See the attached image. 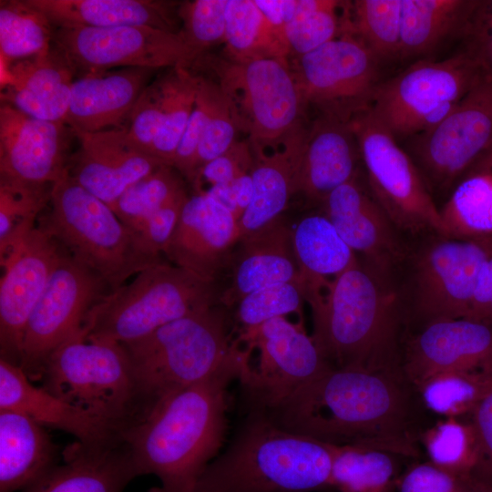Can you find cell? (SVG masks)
Returning <instances> with one entry per match:
<instances>
[{"instance_id":"d6a6232c","label":"cell","mask_w":492,"mask_h":492,"mask_svg":"<svg viewBox=\"0 0 492 492\" xmlns=\"http://www.w3.org/2000/svg\"><path fill=\"white\" fill-rule=\"evenodd\" d=\"M299 281L308 302L357 261L354 251L323 214L302 218L292 234Z\"/></svg>"},{"instance_id":"4fadbf2b","label":"cell","mask_w":492,"mask_h":492,"mask_svg":"<svg viewBox=\"0 0 492 492\" xmlns=\"http://www.w3.org/2000/svg\"><path fill=\"white\" fill-rule=\"evenodd\" d=\"M379 60L348 29L291 65L305 106L350 122L367 110L379 85Z\"/></svg>"},{"instance_id":"5bb4252c","label":"cell","mask_w":492,"mask_h":492,"mask_svg":"<svg viewBox=\"0 0 492 492\" xmlns=\"http://www.w3.org/2000/svg\"><path fill=\"white\" fill-rule=\"evenodd\" d=\"M237 339L246 348L258 352L257 362L251 364L248 360L240 379L253 410L276 406L333 367L302 323L285 317L241 330Z\"/></svg>"},{"instance_id":"7402d4cb","label":"cell","mask_w":492,"mask_h":492,"mask_svg":"<svg viewBox=\"0 0 492 492\" xmlns=\"http://www.w3.org/2000/svg\"><path fill=\"white\" fill-rule=\"evenodd\" d=\"M238 241V221L233 215L206 193H194L189 195L163 253L170 263L216 281Z\"/></svg>"},{"instance_id":"cb8c5ba5","label":"cell","mask_w":492,"mask_h":492,"mask_svg":"<svg viewBox=\"0 0 492 492\" xmlns=\"http://www.w3.org/2000/svg\"><path fill=\"white\" fill-rule=\"evenodd\" d=\"M323 205L324 215L341 238L354 252L363 254L367 263L386 272L401 258L395 226L357 177L332 191Z\"/></svg>"},{"instance_id":"e0dca14e","label":"cell","mask_w":492,"mask_h":492,"mask_svg":"<svg viewBox=\"0 0 492 492\" xmlns=\"http://www.w3.org/2000/svg\"><path fill=\"white\" fill-rule=\"evenodd\" d=\"M492 239L445 237L427 246L415 267L413 311L418 323L466 318Z\"/></svg>"},{"instance_id":"c3c4849f","label":"cell","mask_w":492,"mask_h":492,"mask_svg":"<svg viewBox=\"0 0 492 492\" xmlns=\"http://www.w3.org/2000/svg\"><path fill=\"white\" fill-rule=\"evenodd\" d=\"M221 92L222 88L216 80L198 76L194 108L172 164V167L190 183L195 176V159L200 142Z\"/></svg>"},{"instance_id":"91938a15","label":"cell","mask_w":492,"mask_h":492,"mask_svg":"<svg viewBox=\"0 0 492 492\" xmlns=\"http://www.w3.org/2000/svg\"><path fill=\"white\" fill-rule=\"evenodd\" d=\"M254 2L270 23L285 36V26L293 16L297 0H254Z\"/></svg>"},{"instance_id":"836d02e7","label":"cell","mask_w":492,"mask_h":492,"mask_svg":"<svg viewBox=\"0 0 492 492\" xmlns=\"http://www.w3.org/2000/svg\"><path fill=\"white\" fill-rule=\"evenodd\" d=\"M479 0H402L401 55L431 53L448 38L466 36Z\"/></svg>"},{"instance_id":"be15d7a7","label":"cell","mask_w":492,"mask_h":492,"mask_svg":"<svg viewBox=\"0 0 492 492\" xmlns=\"http://www.w3.org/2000/svg\"><path fill=\"white\" fill-rule=\"evenodd\" d=\"M324 492H333V491H324Z\"/></svg>"},{"instance_id":"6125c7cd","label":"cell","mask_w":492,"mask_h":492,"mask_svg":"<svg viewBox=\"0 0 492 492\" xmlns=\"http://www.w3.org/2000/svg\"><path fill=\"white\" fill-rule=\"evenodd\" d=\"M475 165H483L492 168V147Z\"/></svg>"},{"instance_id":"d6986e66","label":"cell","mask_w":492,"mask_h":492,"mask_svg":"<svg viewBox=\"0 0 492 492\" xmlns=\"http://www.w3.org/2000/svg\"><path fill=\"white\" fill-rule=\"evenodd\" d=\"M72 138L65 122L41 120L2 102L0 179L53 185L67 174Z\"/></svg>"},{"instance_id":"8d00e7d4","label":"cell","mask_w":492,"mask_h":492,"mask_svg":"<svg viewBox=\"0 0 492 492\" xmlns=\"http://www.w3.org/2000/svg\"><path fill=\"white\" fill-rule=\"evenodd\" d=\"M225 45L237 61L288 58L286 38L265 17L254 0H228Z\"/></svg>"},{"instance_id":"ba28073f","label":"cell","mask_w":492,"mask_h":492,"mask_svg":"<svg viewBox=\"0 0 492 492\" xmlns=\"http://www.w3.org/2000/svg\"><path fill=\"white\" fill-rule=\"evenodd\" d=\"M42 387L104 422L121 436L140 417V402L122 344L86 339L84 330L47 358Z\"/></svg>"},{"instance_id":"5b68a950","label":"cell","mask_w":492,"mask_h":492,"mask_svg":"<svg viewBox=\"0 0 492 492\" xmlns=\"http://www.w3.org/2000/svg\"><path fill=\"white\" fill-rule=\"evenodd\" d=\"M238 343L225 313L216 305L122 344L138 392L139 419L166 398L212 373Z\"/></svg>"},{"instance_id":"f35d334b","label":"cell","mask_w":492,"mask_h":492,"mask_svg":"<svg viewBox=\"0 0 492 492\" xmlns=\"http://www.w3.org/2000/svg\"><path fill=\"white\" fill-rule=\"evenodd\" d=\"M491 387L492 372L447 371L415 388L427 413L446 418L469 415Z\"/></svg>"},{"instance_id":"7dc6e473","label":"cell","mask_w":492,"mask_h":492,"mask_svg":"<svg viewBox=\"0 0 492 492\" xmlns=\"http://www.w3.org/2000/svg\"><path fill=\"white\" fill-rule=\"evenodd\" d=\"M228 0L179 2L180 33L197 58L210 47L225 42ZM197 60V59H196Z\"/></svg>"},{"instance_id":"db71d44e","label":"cell","mask_w":492,"mask_h":492,"mask_svg":"<svg viewBox=\"0 0 492 492\" xmlns=\"http://www.w3.org/2000/svg\"><path fill=\"white\" fill-rule=\"evenodd\" d=\"M189 197L183 191L151 215L135 232L141 251L151 259H160L179 222L183 206Z\"/></svg>"},{"instance_id":"d590c367","label":"cell","mask_w":492,"mask_h":492,"mask_svg":"<svg viewBox=\"0 0 492 492\" xmlns=\"http://www.w3.org/2000/svg\"><path fill=\"white\" fill-rule=\"evenodd\" d=\"M439 210L448 238L492 239V168L473 166Z\"/></svg>"},{"instance_id":"7a4b0ae2","label":"cell","mask_w":492,"mask_h":492,"mask_svg":"<svg viewBox=\"0 0 492 492\" xmlns=\"http://www.w3.org/2000/svg\"><path fill=\"white\" fill-rule=\"evenodd\" d=\"M248 358L239 342L212 373L166 398L121 433L137 476L154 475L160 481L149 492H194L223 445L229 389L240 381Z\"/></svg>"},{"instance_id":"ee69618b","label":"cell","mask_w":492,"mask_h":492,"mask_svg":"<svg viewBox=\"0 0 492 492\" xmlns=\"http://www.w3.org/2000/svg\"><path fill=\"white\" fill-rule=\"evenodd\" d=\"M353 32L379 60L400 57L402 0L350 2Z\"/></svg>"},{"instance_id":"681fc988","label":"cell","mask_w":492,"mask_h":492,"mask_svg":"<svg viewBox=\"0 0 492 492\" xmlns=\"http://www.w3.org/2000/svg\"><path fill=\"white\" fill-rule=\"evenodd\" d=\"M238 131L241 130L234 108L222 89L197 150L195 176L200 169L225 153L237 141Z\"/></svg>"},{"instance_id":"f907efd6","label":"cell","mask_w":492,"mask_h":492,"mask_svg":"<svg viewBox=\"0 0 492 492\" xmlns=\"http://www.w3.org/2000/svg\"><path fill=\"white\" fill-rule=\"evenodd\" d=\"M162 108L163 96L158 76L141 92L126 125L131 142L152 156L153 145L161 126Z\"/></svg>"},{"instance_id":"e575fe53","label":"cell","mask_w":492,"mask_h":492,"mask_svg":"<svg viewBox=\"0 0 492 492\" xmlns=\"http://www.w3.org/2000/svg\"><path fill=\"white\" fill-rule=\"evenodd\" d=\"M392 451L364 445H333V492H397L404 461Z\"/></svg>"},{"instance_id":"d4e9b609","label":"cell","mask_w":492,"mask_h":492,"mask_svg":"<svg viewBox=\"0 0 492 492\" xmlns=\"http://www.w3.org/2000/svg\"><path fill=\"white\" fill-rule=\"evenodd\" d=\"M360 159L351 121L320 114L307 128L295 194L323 203L332 191L356 177Z\"/></svg>"},{"instance_id":"f5cc1de1","label":"cell","mask_w":492,"mask_h":492,"mask_svg":"<svg viewBox=\"0 0 492 492\" xmlns=\"http://www.w3.org/2000/svg\"><path fill=\"white\" fill-rule=\"evenodd\" d=\"M252 166L253 154L250 143L237 140L225 153L200 169L191 185L195 193L200 192L204 184L209 188L225 185L251 173Z\"/></svg>"},{"instance_id":"4dcf8cb0","label":"cell","mask_w":492,"mask_h":492,"mask_svg":"<svg viewBox=\"0 0 492 492\" xmlns=\"http://www.w3.org/2000/svg\"><path fill=\"white\" fill-rule=\"evenodd\" d=\"M54 27L147 26L179 33V2L164 0H28Z\"/></svg>"},{"instance_id":"4316f807","label":"cell","mask_w":492,"mask_h":492,"mask_svg":"<svg viewBox=\"0 0 492 492\" xmlns=\"http://www.w3.org/2000/svg\"><path fill=\"white\" fill-rule=\"evenodd\" d=\"M75 74L52 46L45 55L1 64V98L33 118L65 122Z\"/></svg>"},{"instance_id":"9f6ffc18","label":"cell","mask_w":492,"mask_h":492,"mask_svg":"<svg viewBox=\"0 0 492 492\" xmlns=\"http://www.w3.org/2000/svg\"><path fill=\"white\" fill-rule=\"evenodd\" d=\"M466 38V49L477 58L485 76L492 78V1H481Z\"/></svg>"},{"instance_id":"7c38bea8","label":"cell","mask_w":492,"mask_h":492,"mask_svg":"<svg viewBox=\"0 0 492 492\" xmlns=\"http://www.w3.org/2000/svg\"><path fill=\"white\" fill-rule=\"evenodd\" d=\"M53 46L77 77L122 67H190L197 59L180 32L147 26L55 27Z\"/></svg>"},{"instance_id":"6da1fadb","label":"cell","mask_w":492,"mask_h":492,"mask_svg":"<svg viewBox=\"0 0 492 492\" xmlns=\"http://www.w3.org/2000/svg\"><path fill=\"white\" fill-rule=\"evenodd\" d=\"M260 411V410H259ZM280 426L333 445L419 457L426 412L401 369L332 367L262 411Z\"/></svg>"},{"instance_id":"277c9868","label":"cell","mask_w":492,"mask_h":492,"mask_svg":"<svg viewBox=\"0 0 492 492\" xmlns=\"http://www.w3.org/2000/svg\"><path fill=\"white\" fill-rule=\"evenodd\" d=\"M333 444L287 430L253 410L194 492L331 491Z\"/></svg>"},{"instance_id":"52a82bcc","label":"cell","mask_w":492,"mask_h":492,"mask_svg":"<svg viewBox=\"0 0 492 492\" xmlns=\"http://www.w3.org/2000/svg\"><path fill=\"white\" fill-rule=\"evenodd\" d=\"M39 226L66 251L101 277L111 291L160 261L145 255L135 234L112 209L67 173L52 186L50 201Z\"/></svg>"},{"instance_id":"9c48e42d","label":"cell","mask_w":492,"mask_h":492,"mask_svg":"<svg viewBox=\"0 0 492 492\" xmlns=\"http://www.w3.org/2000/svg\"><path fill=\"white\" fill-rule=\"evenodd\" d=\"M484 77L467 49L443 60L421 59L380 82L369 110L398 142L406 141L440 123Z\"/></svg>"},{"instance_id":"603a6c76","label":"cell","mask_w":492,"mask_h":492,"mask_svg":"<svg viewBox=\"0 0 492 492\" xmlns=\"http://www.w3.org/2000/svg\"><path fill=\"white\" fill-rule=\"evenodd\" d=\"M157 69L122 67L77 77L65 123L74 134L124 128Z\"/></svg>"},{"instance_id":"f546056e","label":"cell","mask_w":492,"mask_h":492,"mask_svg":"<svg viewBox=\"0 0 492 492\" xmlns=\"http://www.w3.org/2000/svg\"><path fill=\"white\" fill-rule=\"evenodd\" d=\"M62 456V464L22 492H123L138 477L122 439L102 445L77 441Z\"/></svg>"},{"instance_id":"94428289","label":"cell","mask_w":492,"mask_h":492,"mask_svg":"<svg viewBox=\"0 0 492 492\" xmlns=\"http://www.w3.org/2000/svg\"><path fill=\"white\" fill-rule=\"evenodd\" d=\"M478 320L492 324V300L489 302V304L487 306L485 311L482 313Z\"/></svg>"},{"instance_id":"b9f144b4","label":"cell","mask_w":492,"mask_h":492,"mask_svg":"<svg viewBox=\"0 0 492 492\" xmlns=\"http://www.w3.org/2000/svg\"><path fill=\"white\" fill-rule=\"evenodd\" d=\"M419 444L429 462L472 484L477 444L469 417L441 418L422 431Z\"/></svg>"},{"instance_id":"ab89813d","label":"cell","mask_w":492,"mask_h":492,"mask_svg":"<svg viewBox=\"0 0 492 492\" xmlns=\"http://www.w3.org/2000/svg\"><path fill=\"white\" fill-rule=\"evenodd\" d=\"M162 96V121L153 145V155L171 166L194 108L198 76L189 67L167 68L159 76Z\"/></svg>"},{"instance_id":"680465c9","label":"cell","mask_w":492,"mask_h":492,"mask_svg":"<svg viewBox=\"0 0 492 492\" xmlns=\"http://www.w3.org/2000/svg\"><path fill=\"white\" fill-rule=\"evenodd\" d=\"M492 300V254L487 259L478 274L477 286L466 318L478 320Z\"/></svg>"},{"instance_id":"60d3db41","label":"cell","mask_w":492,"mask_h":492,"mask_svg":"<svg viewBox=\"0 0 492 492\" xmlns=\"http://www.w3.org/2000/svg\"><path fill=\"white\" fill-rule=\"evenodd\" d=\"M349 9L346 1L297 0L293 16L285 26L290 55L298 58L350 29Z\"/></svg>"},{"instance_id":"f6af8a7d","label":"cell","mask_w":492,"mask_h":492,"mask_svg":"<svg viewBox=\"0 0 492 492\" xmlns=\"http://www.w3.org/2000/svg\"><path fill=\"white\" fill-rule=\"evenodd\" d=\"M179 175L173 167L161 165L129 187L109 207L135 233L151 215L186 191Z\"/></svg>"},{"instance_id":"484cf974","label":"cell","mask_w":492,"mask_h":492,"mask_svg":"<svg viewBox=\"0 0 492 492\" xmlns=\"http://www.w3.org/2000/svg\"><path fill=\"white\" fill-rule=\"evenodd\" d=\"M21 366L0 358V410L22 413L45 427L65 431L86 445L121 439L115 429L42 386H36Z\"/></svg>"},{"instance_id":"9a60e30c","label":"cell","mask_w":492,"mask_h":492,"mask_svg":"<svg viewBox=\"0 0 492 492\" xmlns=\"http://www.w3.org/2000/svg\"><path fill=\"white\" fill-rule=\"evenodd\" d=\"M110 291L64 249L26 327L20 366L30 380L40 378L50 354L83 331L89 312Z\"/></svg>"},{"instance_id":"1f68e13d","label":"cell","mask_w":492,"mask_h":492,"mask_svg":"<svg viewBox=\"0 0 492 492\" xmlns=\"http://www.w3.org/2000/svg\"><path fill=\"white\" fill-rule=\"evenodd\" d=\"M46 427L13 410H0V492L29 487L59 463Z\"/></svg>"},{"instance_id":"ac0fdd59","label":"cell","mask_w":492,"mask_h":492,"mask_svg":"<svg viewBox=\"0 0 492 492\" xmlns=\"http://www.w3.org/2000/svg\"><path fill=\"white\" fill-rule=\"evenodd\" d=\"M63 251L56 238L37 225L0 260L1 358L20 366L28 319Z\"/></svg>"},{"instance_id":"8992f818","label":"cell","mask_w":492,"mask_h":492,"mask_svg":"<svg viewBox=\"0 0 492 492\" xmlns=\"http://www.w3.org/2000/svg\"><path fill=\"white\" fill-rule=\"evenodd\" d=\"M216 281L162 260L110 291L89 312L86 339L127 344L191 313L220 303Z\"/></svg>"},{"instance_id":"816d5d0a","label":"cell","mask_w":492,"mask_h":492,"mask_svg":"<svg viewBox=\"0 0 492 492\" xmlns=\"http://www.w3.org/2000/svg\"><path fill=\"white\" fill-rule=\"evenodd\" d=\"M468 417L477 444V462L470 479L477 492H492V387Z\"/></svg>"},{"instance_id":"6f0895ef","label":"cell","mask_w":492,"mask_h":492,"mask_svg":"<svg viewBox=\"0 0 492 492\" xmlns=\"http://www.w3.org/2000/svg\"><path fill=\"white\" fill-rule=\"evenodd\" d=\"M200 193H206L224 206L239 222L249 207L252 196L251 173L228 184L210 187Z\"/></svg>"},{"instance_id":"74e56055","label":"cell","mask_w":492,"mask_h":492,"mask_svg":"<svg viewBox=\"0 0 492 492\" xmlns=\"http://www.w3.org/2000/svg\"><path fill=\"white\" fill-rule=\"evenodd\" d=\"M54 29L47 16L28 0L1 1V64L9 66L47 54L53 46Z\"/></svg>"},{"instance_id":"7bdbcfd3","label":"cell","mask_w":492,"mask_h":492,"mask_svg":"<svg viewBox=\"0 0 492 492\" xmlns=\"http://www.w3.org/2000/svg\"><path fill=\"white\" fill-rule=\"evenodd\" d=\"M52 186L0 179V260L36 226L50 201Z\"/></svg>"},{"instance_id":"8fae6325","label":"cell","mask_w":492,"mask_h":492,"mask_svg":"<svg viewBox=\"0 0 492 492\" xmlns=\"http://www.w3.org/2000/svg\"><path fill=\"white\" fill-rule=\"evenodd\" d=\"M370 191L394 225L406 231H433L447 237L418 168L369 108L351 120Z\"/></svg>"},{"instance_id":"30bf717a","label":"cell","mask_w":492,"mask_h":492,"mask_svg":"<svg viewBox=\"0 0 492 492\" xmlns=\"http://www.w3.org/2000/svg\"><path fill=\"white\" fill-rule=\"evenodd\" d=\"M252 149L275 145L302 123L306 106L288 58L205 57Z\"/></svg>"},{"instance_id":"44dd1931","label":"cell","mask_w":492,"mask_h":492,"mask_svg":"<svg viewBox=\"0 0 492 492\" xmlns=\"http://www.w3.org/2000/svg\"><path fill=\"white\" fill-rule=\"evenodd\" d=\"M75 136L78 147L69 156L67 173L108 206L137 181L165 164L137 148L126 128Z\"/></svg>"},{"instance_id":"11a10c76","label":"cell","mask_w":492,"mask_h":492,"mask_svg":"<svg viewBox=\"0 0 492 492\" xmlns=\"http://www.w3.org/2000/svg\"><path fill=\"white\" fill-rule=\"evenodd\" d=\"M397 492H477L473 485L426 461L413 460L401 474Z\"/></svg>"},{"instance_id":"f1b7e54d","label":"cell","mask_w":492,"mask_h":492,"mask_svg":"<svg viewBox=\"0 0 492 492\" xmlns=\"http://www.w3.org/2000/svg\"><path fill=\"white\" fill-rule=\"evenodd\" d=\"M306 132L303 123L300 124L277 142L272 153L251 149L252 196L238 222L239 240L280 218L295 194Z\"/></svg>"},{"instance_id":"2e32d148","label":"cell","mask_w":492,"mask_h":492,"mask_svg":"<svg viewBox=\"0 0 492 492\" xmlns=\"http://www.w3.org/2000/svg\"><path fill=\"white\" fill-rule=\"evenodd\" d=\"M406 142L427 186L456 184L492 147V78L485 76L440 123Z\"/></svg>"},{"instance_id":"3957f363","label":"cell","mask_w":492,"mask_h":492,"mask_svg":"<svg viewBox=\"0 0 492 492\" xmlns=\"http://www.w3.org/2000/svg\"><path fill=\"white\" fill-rule=\"evenodd\" d=\"M308 303L312 337L333 367L401 369L399 303L385 272L357 261Z\"/></svg>"},{"instance_id":"bcb514c9","label":"cell","mask_w":492,"mask_h":492,"mask_svg":"<svg viewBox=\"0 0 492 492\" xmlns=\"http://www.w3.org/2000/svg\"><path fill=\"white\" fill-rule=\"evenodd\" d=\"M303 290L300 282H284L267 286L243 297L236 304L235 321L241 330L290 313H300Z\"/></svg>"},{"instance_id":"ffe728a7","label":"cell","mask_w":492,"mask_h":492,"mask_svg":"<svg viewBox=\"0 0 492 492\" xmlns=\"http://www.w3.org/2000/svg\"><path fill=\"white\" fill-rule=\"evenodd\" d=\"M400 366L414 387L447 371L492 372V324L470 318L423 324L401 353Z\"/></svg>"},{"instance_id":"83f0119b","label":"cell","mask_w":492,"mask_h":492,"mask_svg":"<svg viewBox=\"0 0 492 492\" xmlns=\"http://www.w3.org/2000/svg\"><path fill=\"white\" fill-rule=\"evenodd\" d=\"M292 230L281 218L241 238L232 280L220 303L231 307L259 289L299 281Z\"/></svg>"}]
</instances>
